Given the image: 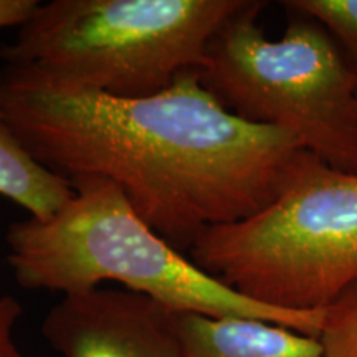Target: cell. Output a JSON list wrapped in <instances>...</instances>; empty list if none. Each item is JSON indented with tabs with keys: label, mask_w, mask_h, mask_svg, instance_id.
I'll return each mask as SVG.
<instances>
[{
	"label": "cell",
	"mask_w": 357,
	"mask_h": 357,
	"mask_svg": "<svg viewBox=\"0 0 357 357\" xmlns=\"http://www.w3.org/2000/svg\"><path fill=\"white\" fill-rule=\"evenodd\" d=\"M22 306L13 296L0 294V357H25L15 341Z\"/></svg>",
	"instance_id": "11"
},
{
	"label": "cell",
	"mask_w": 357,
	"mask_h": 357,
	"mask_svg": "<svg viewBox=\"0 0 357 357\" xmlns=\"http://www.w3.org/2000/svg\"><path fill=\"white\" fill-rule=\"evenodd\" d=\"M318 341L324 357H357V281L323 310Z\"/></svg>",
	"instance_id": "10"
},
{
	"label": "cell",
	"mask_w": 357,
	"mask_h": 357,
	"mask_svg": "<svg viewBox=\"0 0 357 357\" xmlns=\"http://www.w3.org/2000/svg\"><path fill=\"white\" fill-rule=\"evenodd\" d=\"M283 6L323 25L357 71V0H288Z\"/></svg>",
	"instance_id": "9"
},
{
	"label": "cell",
	"mask_w": 357,
	"mask_h": 357,
	"mask_svg": "<svg viewBox=\"0 0 357 357\" xmlns=\"http://www.w3.org/2000/svg\"><path fill=\"white\" fill-rule=\"evenodd\" d=\"M42 333L61 357H185L177 312L128 289L65 294Z\"/></svg>",
	"instance_id": "6"
},
{
	"label": "cell",
	"mask_w": 357,
	"mask_h": 357,
	"mask_svg": "<svg viewBox=\"0 0 357 357\" xmlns=\"http://www.w3.org/2000/svg\"><path fill=\"white\" fill-rule=\"evenodd\" d=\"M71 185L73 199L52 218L8 227L7 263L22 288L65 296L111 281L174 312L260 319L318 337L323 311L276 310L234 291L142 220L119 185L98 178Z\"/></svg>",
	"instance_id": "2"
},
{
	"label": "cell",
	"mask_w": 357,
	"mask_h": 357,
	"mask_svg": "<svg viewBox=\"0 0 357 357\" xmlns=\"http://www.w3.org/2000/svg\"><path fill=\"white\" fill-rule=\"evenodd\" d=\"M243 0H52L0 43V88L146 98L202 70Z\"/></svg>",
	"instance_id": "3"
},
{
	"label": "cell",
	"mask_w": 357,
	"mask_h": 357,
	"mask_svg": "<svg viewBox=\"0 0 357 357\" xmlns=\"http://www.w3.org/2000/svg\"><path fill=\"white\" fill-rule=\"evenodd\" d=\"M38 3L37 0H0V29L20 26Z\"/></svg>",
	"instance_id": "12"
},
{
	"label": "cell",
	"mask_w": 357,
	"mask_h": 357,
	"mask_svg": "<svg viewBox=\"0 0 357 357\" xmlns=\"http://www.w3.org/2000/svg\"><path fill=\"white\" fill-rule=\"evenodd\" d=\"M187 255L260 305L323 311L357 281V174L305 151L273 202L245 220L208 227Z\"/></svg>",
	"instance_id": "4"
},
{
	"label": "cell",
	"mask_w": 357,
	"mask_h": 357,
	"mask_svg": "<svg viewBox=\"0 0 357 357\" xmlns=\"http://www.w3.org/2000/svg\"><path fill=\"white\" fill-rule=\"evenodd\" d=\"M185 357H324L318 337L248 318L177 312Z\"/></svg>",
	"instance_id": "7"
},
{
	"label": "cell",
	"mask_w": 357,
	"mask_h": 357,
	"mask_svg": "<svg viewBox=\"0 0 357 357\" xmlns=\"http://www.w3.org/2000/svg\"><path fill=\"white\" fill-rule=\"evenodd\" d=\"M0 195L24 207L30 217L48 220L73 199L68 178L33 158L8 126L0 98Z\"/></svg>",
	"instance_id": "8"
},
{
	"label": "cell",
	"mask_w": 357,
	"mask_h": 357,
	"mask_svg": "<svg viewBox=\"0 0 357 357\" xmlns=\"http://www.w3.org/2000/svg\"><path fill=\"white\" fill-rule=\"evenodd\" d=\"M25 149L70 182L108 181L172 247L187 252L208 227L255 215L278 197L305 149L250 123L184 71L146 98L0 88Z\"/></svg>",
	"instance_id": "1"
},
{
	"label": "cell",
	"mask_w": 357,
	"mask_h": 357,
	"mask_svg": "<svg viewBox=\"0 0 357 357\" xmlns=\"http://www.w3.org/2000/svg\"><path fill=\"white\" fill-rule=\"evenodd\" d=\"M243 3L213 35L200 82L231 113L284 131L306 153L357 174V71L323 25L293 12L278 40Z\"/></svg>",
	"instance_id": "5"
}]
</instances>
